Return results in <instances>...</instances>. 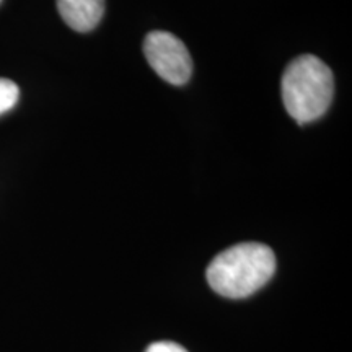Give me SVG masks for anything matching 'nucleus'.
<instances>
[{
    "label": "nucleus",
    "instance_id": "obj_1",
    "mask_svg": "<svg viewBox=\"0 0 352 352\" xmlns=\"http://www.w3.org/2000/svg\"><path fill=\"white\" fill-rule=\"evenodd\" d=\"M276 256L263 243H239L217 254L209 264L208 283L222 297L245 298L270 283Z\"/></svg>",
    "mask_w": 352,
    "mask_h": 352
},
{
    "label": "nucleus",
    "instance_id": "obj_2",
    "mask_svg": "<svg viewBox=\"0 0 352 352\" xmlns=\"http://www.w3.org/2000/svg\"><path fill=\"white\" fill-rule=\"evenodd\" d=\"M284 107L298 124H307L328 111L334 95L331 69L311 54L294 59L280 82Z\"/></svg>",
    "mask_w": 352,
    "mask_h": 352
},
{
    "label": "nucleus",
    "instance_id": "obj_3",
    "mask_svg": "<svg viewBox=\"0 0 352 352\" xmlns=\"http://www.w3.org/2000/svg\"><path fill=\"white\" fill-rule=\"evenodd\" d=\"M144 54L151 67L171 85H184L192 72L188 47L168 32H152L145 36Z\"/></svg>",
    "mask_w": 352,
    "mask_h": 352
},
{
    "label": "nucleus",
    "instance_id": "obj_4",
    "mask_svg": "<svg viewBox=\"0 0 352 352\" xmlns=\"http://www.w3.org/2000/svg\"><path fill=\"white\" fill-rule=\"evenodd\" d=\"M57 10L70 28L87 33L103 19L104 0H57Z\"/></svg>",
    "mask_w": 352,
    "mask_h": 352
},
{
    "label": "nucleus",
    "instance_id": "obj_5",
    "mask_svg": "<svg viewBox=\"0 0 352 352\" xmlns=\"http://www.w3.org/2000/svg\"><path fill=\"white\" fill-rule=\"evenodd\" d=\"M20 88L8 78H0V116L10 111L19 103Z\"/></svg>",
    "mask_w": 352,
    "mask_h": 352
},
{
    "label": "nucleus",
    "instance_id": "obj_6",
    "mask_svg": "<svg viewBox=\"0 0 352 352\" xmlns=\"http://www.w3.org/2000/svg\"><path fill=\"white\" fill-rule=\"evenodd\" d=\"M145 352H188L183 346L176 344L173 341H158L148 346Z\"/></svg>",
    "mask_w": 352,
    "mask_h": 352
},
{
    "label": "nucleus",
    "instance_id": "obj_7",
    "mask_svg": "<svg viewBox=\"0 0 352 352\" xmlns=\"http://www.w3.org/2000/svg\"><path fill=\"white\" fill-rule=\"evenodd\" d=\"M0 2H2V0H0Z\"/></svg>",
    "mask_w": 352,
    "mask_h": 352
}]
</instances>
